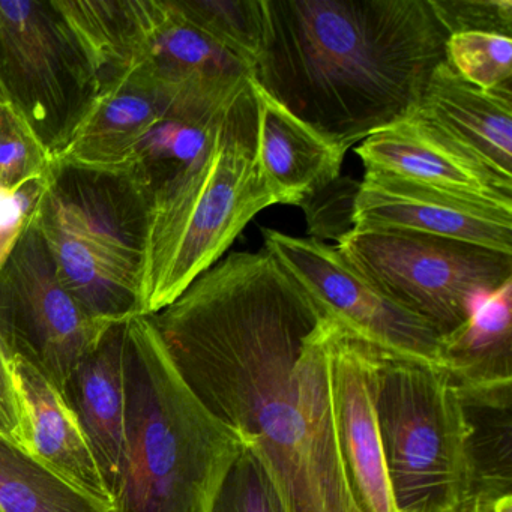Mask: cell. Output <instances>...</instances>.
<instances>
[{"instance_id":"cell-1","label":"cell","mask_w":512,"mask_h":512,"mask_svg":"<svg viewBox=\"0 0 512 512\" xmlns=\"http://www.w3.org/2000/svg\"><path fill=\"white\" fill-rule=\"evenodd\" d=\"M146 317L203 406L259 454L286 512H361L335 431L341 325L277 257L229 254Z\"/></svg>"},{"instance_id":"cell-2","label":"cell","mask_w":512,"mask_h":512,"mask_svg":"<svg viewBox=\"0 0 512 512\" xmlns=\"http://www.w3.org/2000/svg\"><path fill=\"white\" fill-rule=\"evenodd\" d=\"M251 80L347 152L418 110L448 40L430 0H260Z\"/></svg>"},{"instance_id":"cell-3","label":"cell","mask_w":512,"mask_h":512,"mask_svg":"<svg viewBox=\"0 0 512 512\" xmlns=\"http://www.w3.org/2000/svg\"><path fill=\"white\" fill-rule=\"evenodd\" d=\"M275 205L257 161L253 82L217 116L202 154L154 185L142 230L140 316L172 305Z\"/></svg>"},{"instance_id":"cell-4","label":"cell","mask_w":512,"mask_h":512,"mask_svg":"<svg viewBox=\"0 0 512 512\" xmlns=\"http://www.w3.org/2000/svg\"><path fill=\"white\" fill-rule=\"evenodd\" d=\"M124 385L113 512H212L244 439L194 395L146 316L124 325Z\"/></svg>"},{"instance_id":"cell-5","label":"cell","mask_w":512,"mask_h":512,"mask_svg":"<svg viewBox=\"0 0 512 512\" xmlns=\"http://www.w3.org/2000/svg\"><path fill=\"white\" fill-rule=\"evenodd\" d=\"M376 410L395 511H463L478 484L475 425L451 374L380 355Z\"/></svg>"},{"instance_id":"cell-6","label":"cell","mask_w":512,"mask_h":512,"mask_svg":"<svg viewBox=\"0 0 512 512\" xmlns=\"http://www.w3.org/2000/svg\"><path fill=\"white\" fill-rule=\"evenodd\" d=\"M337 250L440 337L466 322L479 295L512 280V254L407 230L355 229Z\"/></svg>"},{"instance_id":"cell-7","label":"cell","mask_w":512,"mask_h":512,"mask_svg":"<svg viewBox=\"0 0 512 512\" xmlns=\"http://www.w3.org/2000/svg\"><path fill=\"white\" fill-rule=\"evenodd\" d=\"M73 170V169H71ZM74 181L56 167L35 226L52 256L62 286L86 313L112 323L140 316L142 232L130 229L107 205L95 181Z\"/></svg>"},{"instance_id":"cell-8","label":"cell","mask_w":512,"mask_h":512,"mask_svg":"<svg viewBox=\"0 0 512 512\" xmlns=\"http://www.w3.org/2000/svg\"><path fill=\"white\" fill-rule=\"evenodd\" d=\"M127 65L190 121L215 118L251 80L253 68L200 31L176 0H122ZM119 73V74H121Z\"/></svg>"},{"instance_id":"cell-9","label":"cell","mask_w":512,"mask_h":512,"mask_svg":"<svg viewBox=\"0 0 512 512\" xmlns=\"http://www.w3.org/2000/svg\"><path fill=\"white\" fill-rule=\"evenodd\" d=\"M115 325L86 313L62 286L34 220L0 269V338L11 358L25 359L62 391Z\"/></svg>"},{"instance_id":"cell-10","label":"cell","mask_w":512,"mask_h":512,"mask_svg":"<svg viewBox=\"0 0 512 512\" xmlns=\"http://www.w3.org/2000/svg\"><path fill=\"white\" fill-rule=\"evenodd\" d=\"M262 235L263 248L353 337L382 355L448 371L442 337L424 320L386 298L337 247L274 229H263Z\"/></svg>"},{"instance_id":"cell-11","label":"cell","mask_w":512,"mask_h":512,"mask_svg":"<svg viewBox=\"0 0 512 512\" xmlns=\"http://www.w3.org/2000/svg\"><path fill=\"white\" fill-rule=\"evenodd\" d=\"M0 73L50 151L94 92L50 2L0 0Z\"/></svg>"},{"instance_id":"cell-12","label":"cell","mask_w":512,"mask_h":512,"mask_svg":"<svg viewBox=\"0 0 512 512\" xmlns=\"http://www.w3.org/2000/svg\"><path fill=\"white\" fill-rule=\"evenodd\" d=\"M355 229H394L457 239L512 254V205L365 172L359 182Z\"/></svg>"},{"instance_id":"cell-13","label":"cell","mask_w":512,"mask_h":512,"mask_svg":"<svg viewBox=\"0 0 512 512\" xmlns=\"http://www.w3.org/2000/svg\"><path fill=\"white\" fill-rule=\"evenodd\" d=\"M169 118L179 116L161 92L131 74H118L86 100L70 130L52 149L53 164L131 185L140 140Z\"/></svg>"},{"instance_id":"cell-14","label":"cell","mask_w":512,"mask_h":512,"mask_svg":"<svg viewBox=\"0 0 512 512\" xmlns=\"http://www.w3.org/2000/svg\"><path fill=\"white\" fill-rule=\"evenodd\" d=\"M380 355L341 326L332 355L335 431L347 482L361 512H397L376 410Z\"/></svg>"},{"instance_id":"cell-15","label":"cell","mask_w":512,"mask_h":512,"mask_svg":"<svg viewBox=\"0 0 512 512\" xmlns=\"http://www.w3.org/2000/svg\"><path fill=\"white\" fill-rule=\"evenodd\" d=\"M356 154L364 163L365 172L389 173L512 205L511 178L491 169L416 112L367 137L356 148Z\"/></svg>"},{"instance_id":"cell-16","label":"cell","mask_w":512,"mask_h":512,"mask_svg":"<svg viewBox=\"0 0 512 512\" xmlns=\"http://www.w3.org/2000/svg\"><path fill=\"white\" fill-rule=\"evenodd\" d=\"M443 356L464 404L508 409L512 385V280L473 302L466 322L442 337Z\"/></svg>"},{"instance_id":"cell-17","label":"cell","mask_w":512,"mask_h":512,"mask_svg":"<svg viewBox=\"0 0 512 512\" xmlns=\"http://www.w3.org/2000/svg\"><path fill=\"white\" fill-rule=\"evenodd\" d=\"M11 367L22 415L20 446L89 496L113 506L85 434L61 391L19 356L11 358Z\"/></svg>"},{"instance_id":"cell-18","label":"cell","mask_w":512,"mask_h":512,"mask_svg":"<svg viewBox=\"0 0 512 512\" xmlns=\"http://www.w3.org/2000/svg\"><path fill=\"white\" fill-rule=\"evenodd\" d=\"M124 325L110 328L100 346L77 364L61 391L85 434L112 502L125 446Z\"/></svg>"},{"instance_id":"cell-19","label":"cell","mask_w":512,"mask_h":512,"mask_svg":"<svg viewBox=\"0 0 512 512\" xmlns=\"http://www.w3.org/2000/svg\"><path fill=\"white\" fill-rule=\"evenodd\" d=\"M416 113L512 179L511 85L484 91L464 82L445 61L431 76Z\"/></svg>"},{"instance_id":"cell-20","label":"cell","mask_w":512,"mask_h":512,"mask_svg":"<svg viewBox=\"0 0 512 512\" xmlns=\"http://www.w3.org/2000/svg\"><path fill=\"white\" fill-rule=\"evenodd\" d=\"M253 82V80H251ZM257 101V161L275 205L302 200L341 176L346 152L317 136L254 85Z\"/></svg>"},{"instance_id":"cell-21","label":"cell","mask_w":512,"mask_h":512,"mask_svg":"<svg viewBox=\"0 0 512 512\" xmlns=\"http://www.w3.org/2000/svg\"><path fill=\"white\" fill-rule=\"evenodd\" d=\"M0 512H113L0 434Z\"/></svg>"},{"instance_id":"cell-22","label":"cell","mask_w":512,"mask_h":512,"mask_svg":"<svg viewBox=\"0 0 512 512\" xmlns=\"http://www.w3.org/2000/svg\"><path fill=\"white\" fill-rule=\"evenodd\" d=\"M193 25L235 53L251 68L263 43L260 0H176Z\"/></svg>"},{"instance_id":"cell-23","label":"cell","mask_w":512,"mask_h":512,"mask_svg":"<svg viewBox=\"0 0 512 512\" xmlns=\"http://www.w3.org/2000/svg\"><path fill=\"white\" fill-rule=\"evenodd\" d=\"M445 55L449 67L476 88L511 85L512 38L484 32L449 35Z\"/></svg>"},{"instance_id":"cell-24","label":"cell","mask_w":512,"mask_h":512,"mask_svg":"<svg viewBox=\"0 0 512 512\" xmlns=\"http://www.w3.org/2000/svg\"><path fill=\"white\" fill-rule=\"evenodd\" d=\"M53 155L14 101L0 103V185L52 172Z\"/></svg>"},{"instance_id":"cell-25","label":"cell","mask_w":512,"mask_h":512,"mask_svg":"<svg viewBox=\"0 0 512 512\" xmlns=\"http://www.w3.org/2000/svg\"><path fill=\"white\" fill-rule=\"evenodd\" d=\"M212 512H286L265 464L245 440L215 497Z\"/></svg>"},{"instance_id":"cell-26","label":"cell","mask_w":512,"mask_h":512,"mask_svg":"<svg viewBox=\"0 0 512 512\" xmlns=\"http://www.w3.org/2000/svg\"><path fill=\"white\" fill-rule=\"evenodd\" d=\"M359 182L350 176H338L299 203L307 221L308 238L338 244L355 230Z\"/></svg>"},{"instance_id":"cell-27","label":"cell","mask_w":512,"mask_h":512,"mask_svg":"<svg viewBox=\"0 0 512 512\" xmlns=\"http://www.w3.org/2000/svg\"><path fill=\"white\" fill-rule=\"evenodd\" d=\"M52 172L25 179L16 185H0V269L13 254L26 230L34 223L53 181Z\"/></svg>"},{"instance_id":"cell-28","label":"cell","mask_w":512,"mask_h":512,"mask_svg":"<svg viewBox=\"0 0 512 512\" xmlns=\"http://www.w3.org/2000/svg\"><path fill=\"white\" fill-rule=\"evenodd\" d=\"M446 34L484 32L512 38L511 0H430Z\"/></svg>"},{"instance_id":"cell-29","label":"cell","mask_w":512,"mask_h":512,"mask_svg":"<svg viewBox=\"0 0 512 512\" xmlns=\"http://www.w3.org/2000/svg\"><path fill=\"white\" fill-rule=\"evenodd\" d=\"M0 434L14 442L22 440V415L14 385L11 356L0 338Z\"/></svg>"},{"instance_id":"cell-30","label":"cell","mask_w":512,"mask_h":512,"mask_svg":"<svg viewBox=\"0 0 512 512\" xmlns=\"http://www.w3.org/2000/svg\"><path fill=\"white\" fill-rule=\"evenodd\" d=\"M496 494L487 493V491H476L469 502L464 505L461 512H494L493 511V497Z\"/></svg>"},{"instance_id":"cell-31","label":"cell","mask_w":512,"mask_h":512,"mask_svg":"<svg viewBox=\"0 0 512 512\" xmlns=\"http://www.w3.org/2000/svg\"><path fill=\"white\" fill-rule=\"evenodd\" d=\"M493 511L512 512V496L509 491L496 494V496L493 497Z\"/></svg>"},{"instance_id":"cell-32","label":"cell","mask_w":512,"mask_h":512,"mask_svg":"<svg viewBox=\"0 0 512 512\" xmlns=\"http://www.w3.org/2000/svg\"><path fill=\"white\" fill-rule=\"evenodd\" d=\"M7 101L11 100L10 94H8L7 86H5L4 77H2V73H0V103H7Z\"/></svg>"}]
</instances>
